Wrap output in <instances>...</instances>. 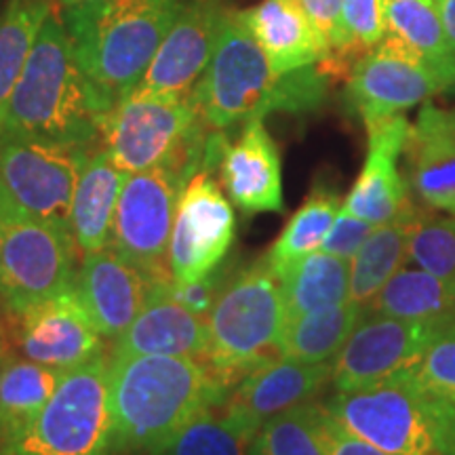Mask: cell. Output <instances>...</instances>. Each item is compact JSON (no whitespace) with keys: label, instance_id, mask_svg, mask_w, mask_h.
Here are the masks:
<instances>
[{"label":"cell","instance_id":"12","mask_svg":"<svg viewBox=\"0 0 455 455\" xmlns=\"http://www.w3.org/2000/svg\"><path fill=\"white\" fill-rule=\"evenodd\" d=\"M236 238L235 207L213 180L201 169L181 190L169 244V268L175 283L207 276L228 259Z\"/></svg>","mask_w":455,"mask_h":455},{"label":"cell","instance_id":"30","mask_svg":"<svg viewBox=\"0 0 455 455\" xmlns=\"http://www.w3.org/2000/svg\"><path fill=\"white\" fill-rule=\"evenodd\" d=\"M415 213L418 207L373 228L358 253L350 259V301L367 308L379 289L403 268Z\"/></svg>","mask_w":455,"mask_h":455},{"label":"cell","instance_id":"25","mask_svg":"<svg viewBox=\"0 0 455 455\" xmlns=\"http://www.w3.org/2000/svg\"><path fill=\"white\" fill-rule=\"evenodd\" d=\"M384 20L386 34L422 57L445 91L455 87V51L436 0H384Z\"/></svg>","mask_w":455,"mask_h":455},{"label":"cell","instance_id":"27","mask_svg":"<svg viewBox=\"0 0 455 455\" xmlns=\"http://www.w3.org/2000/svg\"><path fill=\"white\" fill-rule=\"evenodd\" d=\"M287 318L333 308L350 299V261L315 251L278 275Z\"/></svg>","mask_w":455,"mask_h":455},{"label":"cell","instance_id":"44","mask_svg":"<svg viewBox=\"0 0 455 455\" xmlns=\"http://www.w3.org/2000/svg\"><path fill=\"white\" fill-rule=\"evenodd\" d=\"M11 352H9V346H7V339H4L3 331H0V379H3V371H4V365H7Z\"/></svg>","mask_w":455,"mask_h":455},{"label":"cell","instance_id":"31","mask_svg":"<svg viewBox=\"0 0 455 455\" xmlns=\"http://www.w3.org/2000/svg\"><path fill=\"white\" fill-rule=\"evenodd\" d=\"M66 371L9 356L0 379V445L26 430L53 398Z\"/></svg>","mask_w":455,"mask_h":455},{"label":"cell","instance_id":"21","mask_svg":"<svg viewBox=\"0 0 455 455\" xmlns=\"http://www.w3.org/2000/svg\"><path fill=\"white\" fill-rule=\"evenodd\" d=\"M409 186L428 209L455 215V108L426 101L405 146Z\"/></svg>","mask_w":455,"mask_h":455},{"label":"cell","instance_id":"3","mask_svg":"<svg viewBox=\"0 0 455 455\" xmlns=\"http://www.w3.org/2000/svg\"><path fill=\"white\" fill-rule=\"evenodd\" d=\"M104 114L55 7L11 95L0 140L21 138L91 148L100 144Z\"/></svg>","mask_w":455,"mask_h":455},{"label":"cell","instance_id":"14","mask_svg":"<svg viewBox=\"0 0 455 455\" xmlns=\"http://www.w3.org/2000/svg\"><path fill=\"white\" fill-rule=\"evenodd\" d=\"M441 91L445 84L422 57L386 34L350 68L346 101L363 124H369L426 104Z\"/></svg>","mask_w":455,"mask_h":455},{"label":"cell","instance_id":"13","mask_svg":"<svg viewBox=\"0 0 455 455\" xmlns=\"http://www.w3.org/2000/svg\"><path fill=\"white\" fill-rule=\"evenodd\" d=\"M453 321H405L367 310L331 361L333 388H365L407 371Z\"/></svg>","mask_w":455,"mask_h":455},{"label":"cell","instance_id":"42","mask_svg":"<svg viewBox=\"0 0 455 455\" xmlns=\"http://www.w3.org/2000/svg\"><path fill=\"white\" fill-rule=\"evenodd\" d=\"M441 11V20L443 26H445L447 38L451 43V47L455 51V0H436Z\"/></svg>","mask_w":455,"mask_h":455},{"label":"cell","instance_id":"41","mask_svg":"<svg viewBox=\"0 0 455 455\" xmlns=\"http://www.w3.org/2000/svg\"><path fill=\"white\" fill-rule=\"evenodd\" d=\"M301 11L310 20V24L325 41L329 53H335L339 44L341 30V3L344 0H298ZM329 55V57H331Z\"/></svg>","mask_w":455,"mask_h":455},{"label":"cell","instance_id":"40","mask_svg":"<svg viewBox=\"0 0 455 455\" xmlns=\"http://www.w3.org/2000/svg\"><path fill=\"white\" fill-rule=\"evenodd\" d=\"M373 228L375 226L369 224V221L355 218V215L341 209L318 251L331 253L335 258L350 261L358 253V249L363 247V243L367 241V236L371 235Z\"/></svg>","mask_w":455,"mask_h":455},{"label":"cell","instance_id":"32","mask_svg":"<svg viewBox=\"0 0 455 455\" xmlns=\"http://www.w3.org/2000/svg\"><path fill=\"white\" fill-rule=\"evenodd\" d=\"M53 9V0H9L0 13V133L15 84Z\"/></svg>","mask_w":455,"mask_h":455},{"label":"cell","instance_id":"45","mask_svg":"<svg viewBox=\"0 0 455 455\" xmlns=\"http://www.w3.org/2000/svg\"><path fill=\"white\" fill-rule=\"evenodd\" d=\"M3 236H4V224H3V213H0V251H3Z\"/></svg>","mask_w":455,"mask_h":455},{"label":"cell","instance_id":"28","mask_svg":"<svg viewBox=\"0 0 455 455\" xmlns=\"http://www.w3.org/2000/svg\"><path fill=\"white\" fill-rule=\"evenodd\" d=\"M259 430L221 401L198 411L148 455H253Z\"/></svg>","mask_w":455,"mask_h":455},{"label":"cell","instance_id":"46","mask_svg":"<svg viewBox=\"0 0 455 455\" xmlns=\"http://www.w3.org/2000/svg\"><path fill=\"white\" fill-rule=\"evenodd\" d=\"M451 91H455V87H453V89H451Z\"/></svg>","mask_w":455,"mask_h":455},{"label":"cell","instance_id":"9","mask_svg":"<svg viewBox=\"0 0 455 455\" xmlns=\"http://www.w3.org/2000/svg\"><path fill=\"white\" fill-rule=\"evenodd\" d=\"M0 304L13 316L76 287L78 247L70 224L3 215Z\"/></svg>","mask_w":455,"mask_h":455},{"label":"cell","instance_id":"8","mask_svg":"<svg viewBox=\"0 0 455 455\" xmlns=\"http://www.w3.org/2000/svg\"><path fill=\"white\" fill-rule=\"evenodd\" d=\"M0 455H116L110 358L68 369L36 419L0 445Z\"/></svg>","mask_w":455,"mask_h":455},{"label":"cell","instance_id":"43","mask_svg":"<svg viewBox=\"0 0 455 455\" xmlns=\"http://www.w3.org/2000/svg\"><path fill=\"white\" fill-rule=\"evenodd\" d=\"M57 9H68V7H83V4H95V3H106V0H53Z\"/></svg>","mask_w":455,"mask_h":455},{"label":"cell","instance_id":"6","mask_svg":"<svg viewBox=\"0 0 455 455\" xmlns=\"http://www.w3.org/2000/svg\"><path fill=\"white\" fill-rule=\"evenodd\" d=\"M209 133L192 95L133 89L101 118L100 146L127 175L161 164H181L195 175L204 164Z\"/></svg>","mask_w":455,"mask_h":455},{"label":"cell","instance_id":"11","mask_svg":"<svg viewBox=\"0 0 455 455\" xmlns=\"http://www.w3.org/2000/svg\"><path fill=\"white\" fill-rule=\"evenodd\" d=\"M91 148L0 140V213L70 224L78 173Z\"/></svg>","mask_w":455,"mask_h":455},{"label":"cell","instance_id":"22","mask_svg":"<svg viewBox=\"0 0 455 455\" xmlns=\"http://www.w3.org/2000/svg\"><path fill=\"white\" fill-rule=\"evenodd\" d=\"M112 355H163L207 361V318L192 315L164 293L163 281L152 284L144 308L121 338L114 339Z\"/></svg>","mask_w":455,"mask_h":455},{"label":"cell","instance_id":"20","mask_svg":"<svg viewBox=\"0 0 455 455\" xmlns=\"http://www.w3.org/2000/svg\"><path fill=\"white\" fill-rule=\"evenodd\" d=\"M331 384V363H298L276 356L243 375L226 396L232 413L261 428L275 415L315 401Z\"/></svg>","mask_w":455,"mask_h":455},{"label":"cell","instance_id":"24","mask_svg":"<svg viewBox=\"0 0 455 455\" xmlns=\"http://www.w3.org/2000/svg\"><path fill=\"white\" fill-rule=\"evenodd\" d=\"M127 173L114 164L104 148L93 146L84 155L72 198L70 228L83 255L110 244L114 215Z\"/></svg>","mask_w":455,"mask_h":455},{"label":"cell","instance_id":"15","mask_svg":"<svg viewBox=\"0 0 455 455\" xmlns=\"http://www.w3.org/2000/svg\"><path fill=\"white\" fill-rule=\"evenodd\" d=\"M228 0H188L135 89L186 98L212 64L230 15Z\"/></svg>","mask_w":455,"mask_h":455},{"label":"cell","instance_id":"39","mask_svg":"<svg viewBox=\"0 0 455 455\" xmlns=\"http://www.w3.org/2000/svg\"><path fill=\"white\" fill-rule=\"evenodd\" d=\"M316 435L327 455H392L350 432L327 411L325 405L316 409Z\"/></svg>","mask_w":455,"mask_h":455},{"label":"cell","instance_id":"4","mask_svg":"<svg viewBox=\"0 0 455 455\" xmlns=\"http://www.w3.org/2000/svg\"><path fill=\"white\" fill-rule=\"evenodd\" d=\"M188 0H106L60 9L78 64L108 112L138 87Z\"/></svg>","mask_w":455,"mask_h":455},{"label":"cell","instance_id":"5","mask_svg":"<svg viewBox=\"0 0 455 455\" xmlns=\"http://www.w3.org/2000/svg\"><path fill=\"white\" fill-rule=\"evenodd\" d=\"M325 409L356 436L392 455H455V405L395 375L335 392Z\"/></svg>","mask_w":455,"mask_h":455},{"label":"cell","instance_id":"36","mask_svg":"<svg viewBox=\"0 0 455 455\" xmlns=\"http://www.w3.org/2000/svg\"><path fill=\"white\" fill-rule=\"evenodd\" d=\"M318 403L289 409L261 426L253 455H327L316 435Z\"/></svg>","mask_w":455,"mask_h":455},{"label":"cell","instance_id":"16","mask_svg":"<svg viewBox=\"0 0 455 455\" xmlns=\"http://www.w3.org/2000/svg\"><path fill=\"white\" fill-rule=\"evenodd\" d=\"M104 339L84 310L76 287L17 316V346L21 355L61 371L104 356Z\"/></svg>","mask_w":455,"mask_h":455},{"label":"cell","instance_id":"38","mask_svg":"<svg viewBox=\"0 0 455 455\" xmlns=\"http://www.w3.org/2000/svg\"><path fill=\"white\" fill-rule=\"evenodd\" d=\"M236 270L238 259L232 258L220 264L207 276L196 278L192 283H175L173 278H167V281H163V289L171 299L178 301L180 306H184L192 315L207 318L209 312L213 310L215 301L220 299L221 291L226 289V284L236 275Z\"/></svg>","mask_w":455,"mask_h":455},{"label":"cell","instance_id":"37","mask_svg":"<svg viewBox=\"0 0 455 455\" xmlns=\"http://www.w3.org/2000/svg\"><path fill=\"white\" fill-rule=\"evenodd\" d=\"M405 375L409 382L455 405V321L436 335Z\"/></svg>","mask_w":455,"mask_h":455},{"label":"cell","instance_id":"34","mask_svg":"<svg viewBox=\"0 0 455 455\" xmlns=\"http://www.w3.org/2000/svg\"><path fill=\"white\" fill-rule=\"evenodd\" d=\"M386 38L384 0H344L341 3V30L335 53L321 64L329 76L355 66L367 51Z\"/></svg>","mask_w":455,"mask_h":455},{"label":"cell","instance_id":"7","mask_svg":"<svg viewBox=\"0 0 455 455\" xmlns=\"http://www.w3.org/2000/svg\"><path fill=\"white\" fill-rule=\"evenodd\" d=\"M284 318L281 281L266 258L243 266L207 316L209 355L204 363L235 386L251 369L278 356Z\"/></svg>","mask_w":455,"mask_h":455},{"label":"cell","instance_id":"2","mask_svg":"<svg viewBox=\"0 0 455 455\" xmlns=\"http://www.w3.org/2000/svg\"><path fill=\"white\" fill-rule=\"evenodd\" d=\"M230 390L228 379L196 358L110 355L116 453L152 451Z\"/></svg>","mask_w":455,"mask_h":455},{"label":"cell","instance_id":"1","mask_svg":"<svg viewBox=\"0 0 455 455\" xmlns=\"http://www.w3.org/2000/svg\"><path fill=\"white\" fill-rule=\"evenodd\" d=\"M327 84L329 74L321 64L289 74L276 72L238 11L232 9L192 100L207 129L228 131L272 112L316 110L327 98Z\"/></svg>","mask_w":455,"mask_h":455},{"label":"cell","instance_id":"10","mask_svg":"<svg viewBox=\"0 0 455 455\" xmlns=\"http://www.w3.org/2000/svg\"><path fill=\"white\" fill-rule=\"evenodd\" d=\"M192 173L181 164L138 171L124 180L114 215L110 247L152 278L167 281L175 209Z\"/></svg>","mask_w":455,"mask_h":455},{"label":"cell","instance_id":"35","mask_svg":"<svg viewBox=\"0 0 455 455\" xmlns=\"http://www.w3.org/2000/svg\"><path fill=\"white\" fill-rule=\"evenodd\" d=\"M407 261L430 275L455 281V215L418 209L409 236Z\"/></svg>","mask_w":455,"mask_h":455},{"label":"cell","instance_id":"18","mask_svg":"<svg viewBox=\"0 0 455 455\" xmlns=\"http://www.w3.org/2000/svg\"><path fill=\"white\" fill-rule=\"evenodd\" d=\"M152 284L150 276L108 244L83 258L76 291L95 329L114 341L138 318Z\"/></svg>","mask_w":455,"mask_h":455},{"label":"cell","instance_id":"19","mask_svg":"<svg viewBox=\"0 0 455 455\" xmlns=\"http://www.w3.org/2000/svg\"><path fill=\"white\" fill-rule=\"evenodd\" d=\"M220 178L228 198L244 215L283 212L281 152L264 118L241 124L238 138L228 141L220 161Z\"/></svg>","mask_w":455,"mask_h":455},{"label":"cell","instance_id":"17","mask_svg":"<svg viewBox=\"0 0 455 455\" xmlns=\"http://www.w3.org/2000/svg\"><path fill=\"white\" fill-rule=\"evenodd\" d=\"M365 127L367 158L341 209L379 226L415 207L409 196V181L398 171V158L405 152L411 123L396 114Z\"/></svg>","mask_w":455,"mask_h":455},{"label":"cell","instance_id":"26","mask_svg":"<svg viewBox=\"0 0 455 455\" xmlns=\"http://www.w3.org/2000/svg\"><path fill=\"white\" fill-rule=\"evenodd\" d=\"M365 312V306L348 299L333 308L284 318L278 356L310 365L331 363Z\"/></svg>","mask_w":455,"mask_h":455},{"label":"cell","instance_id":"23","mask_svg":"<svg viewBox=\"0 0 455 455\" xmlns=\"http://www.w3.org/2000/svg\"><path fill=\"white\" fill-rule=\"evenodd\" d=\"M272 68L281 74L298 72L329 60V47L312 28L298 0H264L238 11Z\"/></svg>","mask_w":455,"mask_h":455},{"label":"cell","instance_id":"29","mask_svg":"<svg viewBox=\"0 0 455 455\" xmlns=\"http://www.w3.org/2000/svg\"><path fill=\"white\" fill-rule=\"evenodd\" d=\"M369 312L405 321L441 323L455 318V281L413 268L398 270L369 301Z\"/></svg>","mask_w":455,"mask_h":455},{"label":"cell","instance_id":"33","mask_svg":"<svg viewBox=\"0 0 455 455\" xmlns=\"http://www.w3.org/2000/svg\"><path fill=\"white\" fill-rule=\"evenodd\" d=\"M339 212L341 201L338 192L333 188L316 186L266 253L272 272L278 276L293 261L318 251Z\"/></svg>","mask_w":455,"mask_h":455}]
</instances>
